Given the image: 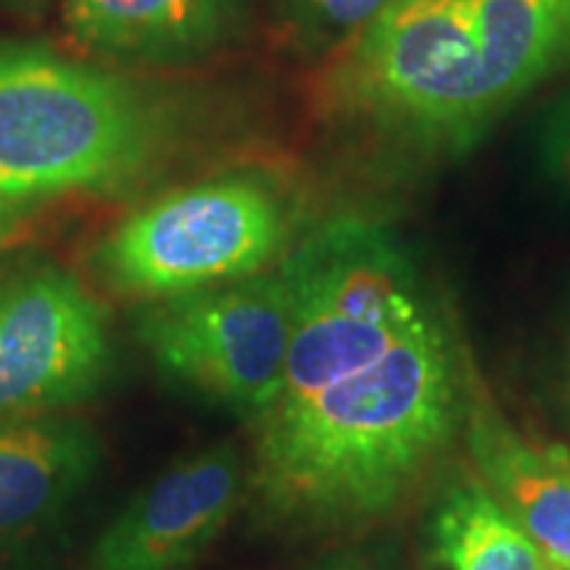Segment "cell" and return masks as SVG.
<instances>
[{"label":"cell","mask_w":570,"mask_h":570,"mask_svg":"<svg viewBox=\"0 0 570 570\" xmlns=\"http://www.w3.org/2000/svg\"><path fill=\"white\" fill-rule=\"evenodd\" d=\"M570 71V0H394L327 53L317 106L407 161L473 151Z\"/></svg>","instance_id":"cell-1"},{"label":"cell","mask_w":570,"mask_h":570,"mask_svg":"<svg viewBox=\"0 0 570 570\" xmlns=\"http://www.w3.org/2000/svg\"><path fill=\"white\" fill-rule=\"evenodd\" d=\"M458 412V348L431 312L373 365L256 423L262 508L304 525L377 515L449 439Z\"/></svg>","instance_id":"cell-2"},{"label":"cell","mask_w":570,"mask_h":570,"mask_svg":"<svg viewBox=\"0 0 570 570\" xmlns=\"http://www.w3.org/2000/svg\"><path fill=\"white\" fill-rule=\"evenodd\" d=\"M190 135L194 111L173 90L46 51H0V198L132 188Z\"/></svg>","instance_id":"cell-3"},{"label":"cell","mask_w":570,"mask_h":570,"mask_svg":"<svg viewBox=\"0 0 570 570\" xmlns=\"http://www.w3.org/2000/svg\"><path fill=\"white\" fill-rule=\"evenodd\" d=\"M281 269L294 333L275 407L304 402L373 365L431 315L415 262L394 233L367 219L320 225Z\"/></svg>","instance_id":"cell-4"},{"label":"cell","mask_w":570,"mask_h":570,"mask_svg":"<svg viewBox=\"0 0 570 570\" xmlns=\"http://www.w3.org/2000/svg\"><path fill=\"white\" fill-rule=\"evenodd\" d=\"M288 244V212L267 183L212 177L127 214L96 246L98 275L119 296L161 302L259 275Z\"/></svg>","instance_id":"cell-5"},{"label":"cell","mask_w":570,"mask_h":570,"mask_svg":"<svg viewBox=\"0 0 570 570\" xmlns=\"http://www.w3.org/2000/svg\"><path fill=\"white\" fill-rule=\"evenodd\" d=\"M294 304L281 265L142 304L135 336L169 381L259 423L283 391Z\"/></svg>","instance_id":"cell-6"},{"label":"cell","mask_w":570,"mask_h":570,"mask_svg":"<svg viewBox=\"0 0 570 570\" xmlns=\"http://www.w3.org/2000/svg\"><path fill=\"white\" fill-rule=\"evenodd\" d=\"M111 367L109 309L75 275L46 262L0 273V420L77 407Z\"/></svg>","instance_id":"cell-7"},{"label":"cell","mask_w":570,"mask_h":570,"mask_svg":"<svg viewBox=\"0 0 570 570\" xmlns=\"http://www.w3.org/2000/svg\"><path fill=\"white\" fill-rule=\"evenodd\" d=\"M240 475L233 446L185 454L119 510L92 541L85 570H190L225 529Z\"/></svg>","instance_id":"cell-8"},{"label":"cell","mask_w":570,"mask_h":570,"mask_svg":"<svg viewBox=\"0 0 570 570\" xmlns=\"http://www.w3.org/2000/svg\"><path fill=\"white\" fill-rule=\"evenodd\" d=\"M248 0H63L85 51L125 67H180L223 51L244 32Z\"/></svg>","instance_id":"cell-9"},{"label":"cell","mask_w":570,"mask_h":570,"mask_svg":"<svg viewBox=\"0 0 570 570\" xmlns=\"http://www.w3.org/2000/svg\"><path fill=\"white\" fill-rule=\"evenodd\" d=\"M101 441L77 417L0 420V547L40 533L82 494Z\"/></svg>","instance_id":"cell-10"},{"label":"cell","mask_w":570,"mask_h":570,"mask_svg":"<svg viewBox=\"0 0 570 570\" xmlns=\"http://www.w3.org/2000/svg\"><path fill=\"white\" fill-rule=\"evenodd\" d=\"M470 449L491 497L537 541L552 570H570V473L552 446H531L481 407L470 417Z\"/></svg>","instance_id":"cell-11"},{"label":"cell","mask_w":570,"mask_h":570,"mask_svg":"<svg viewBox=\"0 0 570 570\" xmlns=\"http://www.w3.org/2000/svg\"><path fill=\"white\" fill-rule=\"evenodd\" d=\"M431 533L449 570H550L537 541L475 483H460L441 499Z\"/></svg>","instance_id":"cell-12"},{"label":"cell","mask_w":570,"mask_h":570,"mask_svg":"<svg viewBox=\"0 0 570 570\" xmlns=\"http://www.w3.org/2000/svg\"><path fill=\"white\" fill-rule=\"evenodd\" d=\"M394 0H277L291 38L306 53L327 56L365 30Z\"/></svg>","instance_id":"cell-13"},{"label":"cell","mask_w":570,"mask_h":570,"mask_svg":"<svg viewBox=\"0 0 570 570\" xmlns=\"http://www.w3.org/2000/svg\"><path fill=\"white\" fill-rule=\"evenodd\" d=\"M537 154L544 175L570 194V88L541 117Z\"/></svg>","instance_id":"cell-14"},{"label":"cell","mask_w":570,"mask_h":570,"mask_svg":"<svg viewBox=\"0 0 570 570\" xmlns=\"http://www.w3.org/2000/svg\"><path fill=\"white\" fill-rule=\"evenodd\" d=\"M21 227H24V204L0 198V252L17 240Z\"/></svg>","instance_id":"cell-15"},{"label":"cell","mask_w":570,"mask_h":570,"mask_svg":"<svg viewBox=\"0 0 570 570\" xmlns=\"http://www.w3.org/2000/svg\"><path fill=\"white\" fill-rule=\"evenodd\" d=\"M315 570H375L365 558L360 554H344V558H333L317 566Z\"/></svg>","instance_id":"cell-16"},{"label":"cell","mask_w":570,"mask_h":570,"mask_svg":"<svg viewBox=\"0 0 570 570\" xmlns=\"http://www.w3.org/2000/svg\"><path fill=\"white\" fill-rule=\"evenodd\" d=\"M552 452H554V458L560 460V465L566 468L568 473H570V449H568V446H558V444H554V446H552Z\"/></svg>","instance_id":"cell-17"}]
</instances>
